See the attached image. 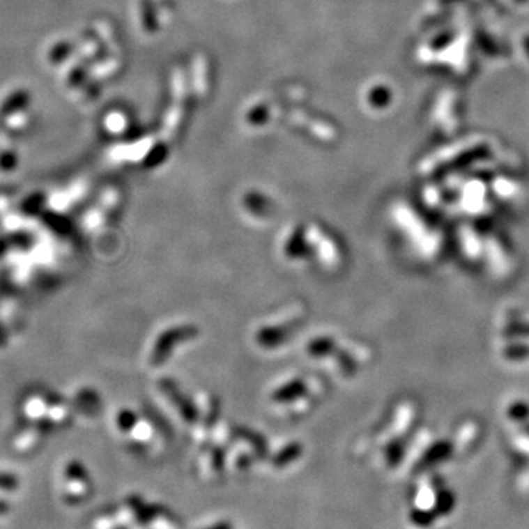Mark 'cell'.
Returning <instances> with one entry per match:
<instances>
[{
	"label": "cell",
	"mask_w": 529,
	"mask_h": 529,
	"mask_svg": "<svg viewBox=\"0 0 529 529\" xmlns=\"http://www.w3.org/2000/svg\"><path fill=\"white\" fill-rule=\"evenodd\" d=\"M106 124L111 131H122V128L125 127V119L121 115H112L106 121Z\"/></svg>",
	"instance_id": "cell-1"
}]
</instances>
